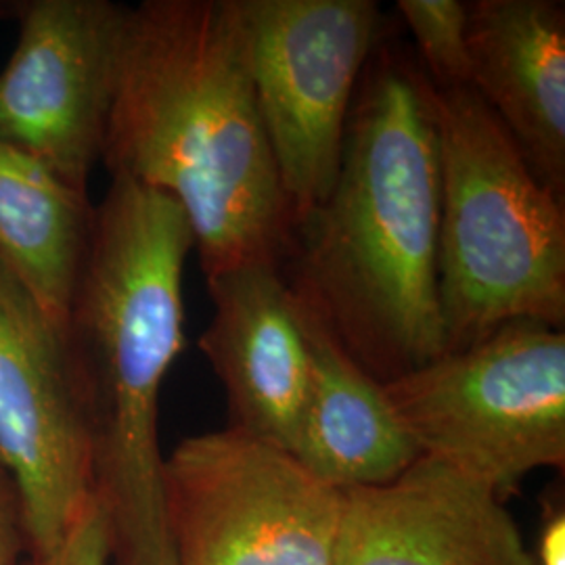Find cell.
Wrapping results in <instances>:
<instances>
[{"label":"cell","mask_w":565,"mask_h":565,"mask_svg":"<svg viewBox=\"0 0 565 565\" xmlns=\"http://www.w3.org/2000/svg\"><path fill=\"white\" fill-rule=\"evenodd\" d=\"M436 90L385 36L364 67L335 182L296 226L282 277L380 384L445 354L438 310Z\"/></svg>","instance_id":"1"},{"label":"cell","mask_w":565,"mask_h":565,"mask_svg":"<svg viewBox=\"0 0 565 565\" xmlns=\"http://www.w3.org/2000/svg\"><path fill=\"white\" fill-rule=\"evenodd\" d=\"M102 162L179 203L203 279L285 263L294 221L233 0L128 7Z\"/></svg>","instance_id":"2"},{"label":"cell","mask_w":565,"mask_h":565,"mask_svg":"<svg viewBox=\"0 0 565 565\" xmlns=\"http://www.w3.org/2000/svg\"><path fill=\"white\" fill-rule=\"evenodd\" d=\"M193 245L179 203L111 179L61 327L90 422L114 565H174L158 419L163 380L184 348L182 275Z\"/></svg>","instance_id":"3"},{"label":"cell","mask_w":565,"mask_h":565,"mask_svg":"<svg viewBox=\"0 0 565 565\" xmlns=\"http://www.w3.org/2000/svg\"><path fill=\"white\" fill-rule=\"evenodd\" d=\"M446 352L509 321L565 327V205L471 88L436 93Z\"/></svg>","instance_id":"4"},{"label":"cell","mask_w":565,"mask_h":565,"mask_svg":"<svg viewBox=\"0 0 565 565\" xmlns=\"http://www.w3.org/2000/svg\"><path fill=\"white\" fill-rule=\"evenodd\" d=\"M384 387L422 457L503 501L532 471L564 469L565 329L509 321Z\"/></svg>","instance_id":"5"},{"label":"cell","mask_w":565,"mask_h":565,"mask_svg":"<svg viewBox=\"0 0 565 565\" xmlns=\"http://www.w3.org/2000/svg\"><path fill=\"white\" fill-rule=\"evenodd\" d=\"M245 65L296 226L324 202L364 67L387 36L375 0H233Z\"/></svg>","instance_id":"6"},{"label":"cell","mask_w":565,"mask_h":565,"mask_svg":"<svg viewBox=\"0 0 565 565\" xmlns=\"http://www.w3.org/2000/svg\"><path fill=\"white\" fill-rule=\"evenodd\" d=\"M174 565H331L342 490L289 450L226 427L163 459Z\"/></svg>","instance_id":"7"},{"label":"cell","mask_w":565,"mask_h":565,"mask_svg":"<svg viewBox=\"0 0 565 565\" xmlns=\"http://www.w3.org/2000/svg\"><path fill=\"white\" fill-rule=\"evenodd\" d=\"M0 469L30 553L57 545L95 499L93 431L63 331L2 263Z\"/></svg>","instance_id":"8"},{"label":"cell","mask_w":565,"mask_h":565,"mask_svg":"<svg viewBox=\"0 0 565 565\" xmlns=\"http://www.w3.org/2000/svg\"><path fill=\"white\" fill-rule=\"evenodd\" d=\"M128 7L34 0L0 72V139L88 191L102 162Z\"/></svg>","instance_id":"9"},{"label":"cell","mask_w":565,"mask_h":565,"mask_svg":"<svg viewBox=\"0 0 565 565\" xmlns=\"http://www.w3.org/2000/svg\"><path fill=\"white\" fill-rule=\"evenodd\" d=\"M342 497L331 565H534L505 501L438 459Z\"/></svg>","instance_id":"10"},{"label":"cell","mask_w":565,"mask_h":565,"mask_svg":"<svg viewBox=\"0 0 565 565\" xmlns=\"http://www.w3.org/2000/svg\"><path fill=\"white\" fill-rule=\"evenodd\" d=\"M205 285L214 315L198 345L226 392L231 427L294 452L310 350L281 266L247 264Z\"/></svg>","instance_id":"11"},{"label":"cell","mask_w":565,"mask_h":565,"mask_svg":"<svg viewBox=\"0 0 565 565\" xmlns=\"http://www.w3.org/2000/svg\"><path fill=\"white\" fill-rule=\"evenodd\" d=\"M467 51L469 86L534 174L565 202L564 2H467Z\"/></svg>","instance_id":"12"},{"label":"cell","mask_w":565,"mask_h":565,"mask_svg":"<svg viewBox=\"0 0 565 565\" xmlns=\"http://www.w3.org/2000/svg\"><path fill=\"white\" fill-rule=\"evenodd\" d=\"M300 315L310 377L291 455L338 490L392 482L422 457L419 448L398 419L384 384L354 363L302 306Z\"/></svg>","instance_id":"13"},{"label":"cell","mask_w":565,"mask_h":565,"mask_svg":"<svg viewBox=\"0 0 565 565\" xmlns=\"http://www.w3.org/2000/svg\"><path fill=\"white\" fill-rule=\"evenodd\" d=\"M88 191L0 139V263L63 327L93 233Z\"/></svg>","instance_id":"14"},{"label":"cell","mask_w":565,"mask_h":565,"mask_svg":"<svg viewBox=\"0 0 565 565\" xmlns=\"http://www.w3.org/2000/svg\"><path fill=\"white\" fill-rule=\"evenodd\" d=\"M398 13L413 34V55L436 93L469 86L467 2L401 0Z\"/></svg>","instance_id":"15"},{"label":"cell","mask_w":565,"mask_h":565,"mask_svg":"<svg viewBox=\"0 0 565 565\" xmlns=\"http://www.w3.org/2000/svg\"><path fill=\"white\" fill-rule=\"evenodd\" d=\"M25 565H114L111 536L105 511L93 499L57 545L30 553Z\"/></svg>","instance_id":"16"},{"label":"cell","mask_w":565,"mask_h":565,"mask_svg":"<svg viewBox=\"0 0 565 565\" xmlns=\"http://www.w3.org/2000/svg\"><path fill=\"white\" fill-rule=\"evenodd\" d=\"M23 543L28 545L18 494L0 469V565H21Z\"/></svg>","instance_id":"17"},{"label":"cell","mask_w":565,"mask_h":565,"mask_svg":"<svg viewBox=\"0 0 565 565\" xmlns=\"http://www.w3.org/2000/svg\"><path fill=\"white\" fill-rule=\"evenodd\" d=\"M539 530L536 548L532 553L534 565H565V511L553 501Z\"/></svg>","instance_id":"18"}]
</instances>
